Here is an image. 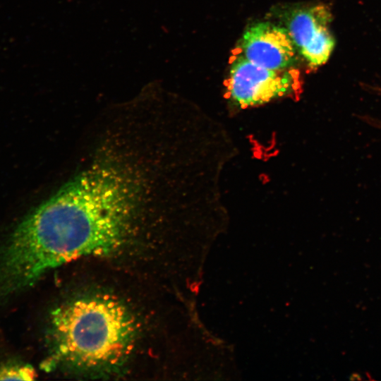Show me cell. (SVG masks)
Here are the masks:
<instances>
[{
    "label": "cell",
    "mask_w": 381,
    "mask_h": 381,
    "mask_svg": "<svg viewBox=\"0 0 381 381\" xmlns=\"http://www.w3.org/2000/svg\"><path fill=\"white\" fill-rule=\"evenodd\" d=\"M137 192L120 167L97 164L30 212L0 245V307L52 269L123 246Z\"/></svg>",
    "instance_id": "1"
},
{
    "label": "cell",
    "mask_w": 381,
    "mask_h": 381,
    "mask_svg": "<svg viewBox=\"0 0 381 381\" xmlns=\"http://www.w3.org/2000/svg\"><path fill=\"white\" fill-rule=\"evenodd\" d=\"M136 327L126 307L109 296L92 295L66 302L52 313L50 353L44 365L87 372L115 370L131 353Z\"/></svg>",
    "instance_id": "2"
},
{
    "label": "cell",
    "mask_w": 381,
    "mask_h": 381,
    "mask_svg": "<svg viewBox=\"0 0 381 381\" xmlns=\"http://www.w3.org/2000/svg\"><path fill=\"white\" fill-rule=\"evenodd\" d=\"M297 83L290 71L269 69L241 56L231 66L226 90L234 104L248 108L292 93Z\"/></svg>",
    "instance_id": "3"
},
{
    "label": "cell",
    "mask_w": 381,
    "mask_h": 381,
    "mask_svg": "<svg viewBox=\"0 0 381 381\" xmlns=\"http://www.w3.org/2000/svg\"><path fill=\"white\" fill-rule=\"evenodd\" d=\"M331 20L329 8L315 4L295 11L289 23L287 30L296 48L313 68L326 63L334 48Z\"/></svg>",
    "instance_id": "4"
},
{
    "label": "cell",
    "mask_w": 381,
    "mask_h": 381,
    "mask_svg": "<svg viewBox=\"0 0 381 381\" xmlns=\"http://www.w3.org/2000/svg\"><path fill=\"white\" fill-rule=\"evenodd\" d=\"M243 57L272 70H284L296 59V47L287 30L270 23L250 27L241 40Z\"/></svg>",
    "instance_id": "5"
},
{
    "label": "cell",
    "mask_w": 381,
    "mask_h": 381,
    "mask_svg": "<svg viewBox=\"0 0 381 381\" xmlns=\"http://www.w3.org/2000/svg\"><path fill=\"white\" fill-rule=\"evenodd\" d=\"M37 376L34 368L18 361H6L0 363V380H32Z\"/></svg>",
    "instance_id": "6"
}]
</instances>
